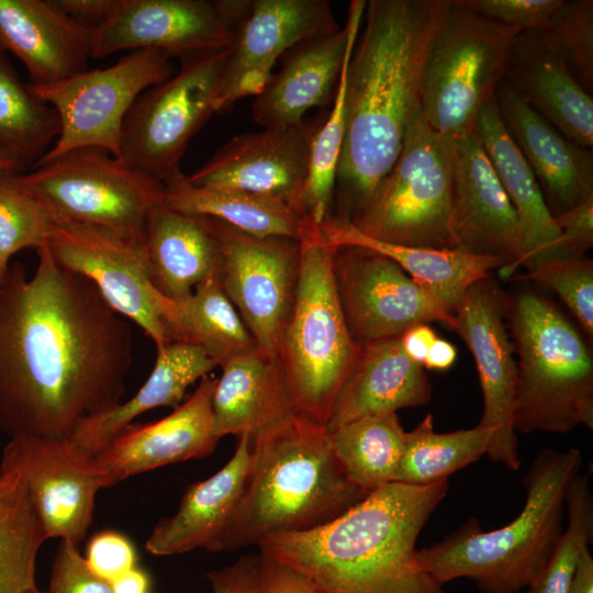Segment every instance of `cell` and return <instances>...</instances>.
Segmentation results:
<instances>
[{
    "label": "cell",
    "instance_id": "24",
    "mask_svg": "<svg viewBox=\"0 0 593 593\" xmlns=\"http://www.w3.org/2000/svg\"><path fill=\"white\" fill-rule=\"evenodd\" d=\"M495 101L553 217L593 197V155L534 111L503 79Z\"/></svg>",
    "mask_w": 593,
    "mask_h": 593
},
{
    "label": "cell",
    "instance_id": "49",
    "mask_svg": "<svg viewBox=\"0 0 593 593\" xmlns=\"http://www.w3.org/2000/svg\"><path fill=\"white\" fill-rule=\"evenodd\" d=\"M260 559L251 593H317L306 578L259 552Z\"/></svg>",
    "mask_w": 593,
    "mask_h": 593
},
{
    "label": "cell",
    "instance_id": "2",
    "mask_svg": "<svg viewBox=\"0 0 593 593\" xmlns=\"http://www.w3.org/2000/svg\"><path fill=\"white\" fill-rule=\"evenodd\" d=\"M446 0L366 1L365 29L347 70L337 181L354 213L395 163L421 109L426 54Z\"/></svg>",
    "mask_w": 593,
    "mask_h": 593
},
{
    "label": "cell",
    "instance_id": "30",
    "mask_svg": "<svg viewBox=\"0 0 593 593\" xmlns=\"http://www.w3.org/2000/svg\"><path fill=\"white\" fill-rule=\"evenodd\" d=\"M212 398L213 434L248 435L250 439L295 413L278 359L257 346L221 366Z\"/></svg>",
    "mask_w": 593,
    "mask_h": 593
},
{
    "label": "cell",
    "instance_id": "4",
    "mask_svg": "<svg viewBox=\"0 0 593 593\" xmlns=\"http://www.w3.org/2000/svg\"><path fill=\"white\" fill-rule=\"evenodd\" d=\"M368 494L348 479L326 426L293 413L250 439V463L223 551L317 528Z\"/></svg>",
    "mask_w": 593,
    "mask_h": 593
},
{
    "label": "cell",
    "instance_id": "1",
    "mask_svg": "<svg viewBox=\"0 0 593 593\" xmlns=\"http://www.w3.org/2000/svg\"><path fill=\"white\" fill-rule=\"evenodd\" d=\"M37 254L32 278L14 262L0 282V432L69 437L121 403L132 327L47 244Z\"/></svg>",
    "mask_w": 593,
    "mask_h": 593
},
{
    "label": "cell",
    "instance_id": "12",
    "mask_svg": "<svg viewBox=\"0 0 593 593\" xmlns=\"http://www.w3.org/2000/svg\"><path fill=\"white\" fill-rule=\"evenodd\" d=\"M174 59L164 51L138 49L108 67L87 69L59 82H29L59 120L58 137L34 165L81 147L102 148L119 157L127 112L144 91L172 76Z\"/></svg>",
    "mask_w": 593,
    "mask_h": 593
},
{
    "label": "cell",
    "instance_id": "9",
    "mask_svg": "<svg viewBox=\"0 0 593 593\" xmlns=\"http://www.w3.org/2000/svg\"><path fill=\"white\" fill-rule=\"evenodd\" d=\"M519 30L446 0L428 47L421 81V111L440 135L461 139L473 132L482 105L503 79Z\"/></svg>",
    "mask_w": 593,
    "mask_h": 593
},
{
    "label": "cell",
    "instance_id": "16",
    "mask_svg": "<svg viewBox=\"0 0 593 593\" xmlns=\"http://www.w3.org/2000/svg\"><path fill=\"white\" fill-rule=\"evenodd\" d=\"M251 0H119L93 30L92 59L159 49L175 58L231 47Z\"/></svg>",
    "mask_w": 593,
    "mask_h": 593
},
{
    "label": "cell",
    "instance_id": "28",
    "mask_svg": "<svg viewBox=\"0 0 593 593\" xmlns=\"http://www.w3.org/2000/svg\"><path fill=\"white\" fill-rule=\"evenodd\" d=\"M349 37L348 24L336 32L305 40L283 55L251 105L261 127L301 122L312 108L333 102Z\"/></svg>",
    "mask_w": 593,
    "mask_h": 593
},
{
    "label": "cell",
    "instance_id": "43",
    "mask_svg": "<svg viewBox=\"0 0 593 593\" xmlns=\"http://www.w3.org/2000/svg\"><path fill=\"white\" fill-rule=\"evenodd\" d=\"M521 279L552 289L571 311L583 331L593 335V261L583 257L542 260Z\"/></svg>",
    "mask_w": 593,
    "mask_h": 593
},
{
    "label": "cell",
    "instance_id": "31",
    "mask_svg": "<svg viewBox=\"0 0 593 593\" xmlns=\"http://www.w3.org/2000/svg\"><path fill=\"white\" fill-rule=\"evenodd\" d=\"M517 214L524 243L522 266L562 257L560 232L540 187L500 115L495 97L482 105L473 127Z\"/></svg>",
    "mask_w": 593,
    "mask_h": 593
},
{
    "label": "cell",
    "instance_id": "5",
    "mask_svg": "<svg viewBox=\"0 0 593 593\" xmlns=\"http://www.w3.org/2000/svg\"><path fill=\"white\" fill-rule=\"evenodd\" d=\"M582 462L578 448L541 449L523 478L525 503L511 523L485 532L471 518L441 541L418 549L421 564L440 585L467 578L482 593L525 590L558 545L568 489Z\"/></svg>",
    "mask_w": 593,
    "mask_h": 593
},
{
    "label": "cell",
    "instance_id": "19",
    "mask_svg": "<svg viewBox=\"0 0 593 593\" xmlns=\"http://www.w3.org/2000/svg\"><path fill=\"white\" fill-rule=\"evenodd\" d=\"M327 114L321 111L296 124L236 135L187 177L193 184L283 201L304 216L302 193L310 148Z\"/></svg>",
    "mask_w": 593,
    "mask_h": 593
},
{
    "label": "cell",
    "instance_id": "48",
    "mask_svg": "<svg viewBox=\"0 0 593 593\" xmlns=\"http://www.w3.org/2000/svg\"><path fill=\"white\" fill-rule=\"evenodd\" d=\"M555 220L562 257H583L593 246V197Z\"/></svg>",
    "mask_w": 593,
    "mask_h": 593
},
{
    "label": "cell",
    "instance_id": "54",
    "mask_svg": "<svg viewBox=\"0 0 593 593\" xmlns=\"http://www.w3.org/2000/svg\"><path fill=\"white\" fill-rule=\"evenodd\" d=\"M456 357L457 350L451 343L436 338L428 349L423 367L433 370H446L455 362Z\"/></svg>",
    "mask_w": 593,
    "mask_h": 593
},
{
    "label": "cell",
    "instance_id": "52",
    "mask_svg": "<svg viewBox=\"0 0 593 593\" xmlns=\"http://www.w3.org/2000/svg\"><path fill=\"white\" fill-rule=\"evenodd\" d=\"M437 338L433 328L427 324H419L406 331L401 337L404 353L415 362L423 366L428 349Z\"/></svg>",
    "mask_w": 593,
    "mask_h": 593
},
{
    "label": "cell",
    "instance_id": "47",
    "mask_svg": "<svg viewBox=\"0 0 593 593\" xmlns=\"http://www.w3.org/2000/svg\"><path fill=\"white\" fill-rule=\"evenodd\" d=\"M47 593H113L109 582L94 575L75 545L60 541L52 566Z\"/></svg>",
    "mask_w": 593,
    "mask_h": 593
},
{
    "label": "cell",
    "instance_id": "17",
    "mask_svg": "<svg viewBox=\"0 0 593 593\" xmlns=\"http://www.w3.org/2000/svg\"><path fill=\"white\" fill-rule=\"evenodd\" d=\"M334 275L347 326L360 345L398 338L430 322L451 328V309L379 253L336 247Z\"/></svg>",
    "mask_w": 593,
    "mask_h": 593
},
{
    "label": "cell",
    "instance_id": "42",
    "mask_svg": "<svg viewBox=\"0 0 593 593\" xmlns=\"http://www.w3.org/2000/svg\"><path fill=\"white\" fill-rule=\"evenodd\" d=\"M51 217L24 187L18 171L0 172V259L24 248L38 250L46 244Z\"/></svg>",
    "mask_w": 593,
    "mask_h": 593
},
{
    "label": "cell",
    "instance_id": "7",
    "mask_svg": "<svg viewBox=\"0 0 593 593\" xmlns=\"http://www.w3.org/2000/svg\"><path fill=\"white\" fill-rule=\"evenodd\" d=\"M506 324L516 358L515 432L592 429L593 360L575 327L533 292L508 299Z\"/></svg>",
    "mask_w": 593,
    "mask_h": 593
},
{
    "label": "cell",
    "instance_id": "35",
    "mask_svg": "<svg viewBox=\"0 0 593 593\" xmlns=\"http://www.w3.org/2000/svg\"><path fill=\"white\" fill-rule=\"evenodd\" d=\"M163 317L169 342L200 347L219 367L231 357L256 347L220 278L200 283L184 299L166 298Z\"/></svg>",
    "mask_w": 593,
    "mask_h": 593
},
{
    "label": "cell",
    "instance_id": "22",
    "mask_svg": "<svg viewBox=\"0 0 593 593\" xmlns=\"http://www.w3.org/2000/svg\"><path fill=\"white\" fill-rule=\"evenodd\" d=\"M209 376L191 396L166 417L132 423L94 455L112 484L149 470L212 454L219 443L213 434L212 398L216 384Z\"/></svg>",
    "mask_w": 593,
    "mask_h": 593
},
{
    "label": "cell",
    "instance_id": "29",
    "mask_svg": "<svg viewBox=\"0 0 593 593\" xmlns=\"http://www.w3.org/2000/svg\"><path fill=\"white\" fill-rule=\"evenodd\" d=\"M143 246L153 287L181 300L200 283L220 278L222 253L211 217L157 205L147 220Z\"/></svg>",
    "mask_w": 593,
    "mask_h": 593
},
{
    "label": "cell",
    "instance_id": "36",
    "mask_svg": "<svg viewBox=\"0 0 593 593\" xmlns=\"http://www.w3.org/2000/svg\"><path fill=\"white\" fill-rule=\"evenodd\" d=\"M492 432L469 429L436 433L432 414L405 432L404 449L392 482L423 486L448 479L486 455Z\"/></svg>",
    "mask_w": 593,
    "mask_h": 593
},
{
    "label": "cell",
    "instance_id": "10",
    "mask_svg": "<svg viewBox=\"0 0 593 593\" xmlns=\"http://www.w3.org/2000/svg\"><path fill=\"white\" fill-rule=\"evenodd\" d=\"M51 220L91 223L143 239L163 183L98 147L66 152L20 172Z\"/></svg>",
    "mask_w": 593,
    "mask_h": 593
},
{
    "label": "cell",
    "instance_id": "37",
    "mask_svg": "<svg viewBox=\"0 0 593 593\" xmlns=\"http://www.w3.org/2000/svg\"><path fill=\"white\" fill-rule=\"evenodd\" d=\"M46 540L26 486L11 470H0V593H32L35 563Z\"/></svg>",
    "mask_w": 593,
    "mask_h": 593
},
{
    "label": "cell",
    "instance_id": "56",
    "mask_svg": "<svg viewBox=\"0 0 593 593\" xmlns=\"http://www.w3.org/2000/svg\"><path fill=\"white\" fill-rule=\"evenodd\" d=\"M24 165L12 154L0 149V172L2 171H18L22 172Z\"/></svg>",
    "mask_w": 593,
    "mask_h": 593
},
{
    "label": "cell",
    "instance_id": "34",
    "mask_svg": "<svg viewBox=\"0 0 593 593\" xmlns=\"http://www.w3.org/2000/svg\"><path fill=\"white\" fill-rule=\"evenodd\" d=\"M160 204L188 214L220 220L258 237L296 238L303 217L283 201L245 191L198 186L180 167L164 181Z\"/></svg>",
    "mask_w": 593,
    "mask_h": 593
},
{
    "label": "cell",
    "instance_id": "20",
    "mask_svg": "<svg viewBox=\"0 0 593 593\" xmlns=\"http://www.w3.org/2000/svg\"><path fill=\"white\" fill-rule=\"evenodd\" d=\"M339 30L327 0H251L221 76L216 112L230 111L240 99L257 96L271 69L296 44Z\"/></svg>",
    "mask_w": 593,
    "mask_h": 593
},
{
    "label": "cell",
    "instance_id": "41",
    "mask_svg": "<svg viewBox=\"0 0 593 593\" xmlns=\"http://www.w3.org/2000/svg\"><path fill=\"white\" fill-rule=\"evenodd\" d=\"M567 525L547 563L525 593H569L582 551L593 540V495L588 474H577L566 499Z\"/></svg>",
    "mask_w": 593,
    "mask_h": 593
},
{
    "label": "cell",
    "instance_id": "8",
    "mask_svg": "<svg viewBox=\"0 0 593 593\" xmlns=\"http://www.w3.org/2000/svg\"><path fill=\"white\" fill-rule=\"evenodd\" d=\"M454 159L455 141L433 130L419 109L407 124L395 163L347 220L380 240L457 249L451 228Z\"/></svg>",
    "mask_w": 593,
    "mask_h": 593
},
{
    "label": "cell",
    "instance_id": "18",
    "mask_svg": "<svg viewBox=\"0 0 593 593\" xmlns=\"http://www.w3.org/2000/svg\"><path fill=\"white\" fill-rule=\"evenodd\" d=\"M508 299L491 276L474 282L452 312L451 329L477 366L483 400L478 425L492 432L486 456L517 470L522 460L514 429L516 358L506 324Z\"/></svg>",
    "mask_w": 593,
    "mask_h": 593
},
{
    "label": "cell",
    "instance_id": "51",
    "mask_svg": "<svg viewBox=\"0 0 593 593\" xmlns=\"http://www.w3.org/2000/svg\"><path fill=\"white\" fill-rule=\"evenodd\" d=\"M54 3L75 22L94 30L111 16L119 0H54Z\"/></svg>",
    "mask_w": 593,
    "mask_h": 593
},
{
    "label": "cell",
    "instance_id": "46",
    "mask_svg": "<svg viewBox=\"0 0 593 593\" xmlns=\"http://www.w3.org/2000/svg\"><path fill=\"white\" fill-rule=\"evenodd\" d=\"M83 558L89 570L109 583L137 563V553L132 541L114 530L96 534L90 539Z\"/></svg>",
    "mask_w": 593,
    "mask_h": 593
},
{
    "label": "cell",
    "instance_id": "14",
    "mask_svg": "<svg viewBox=\"0 0 593 593\" xmlns=\"http://www.w3.org/2000/svg\"><path fill=\"white\" fill-rule=\"evenodd\" d=\"M211 220L222 253V288L257 348L278 359L298 283L299 242L289 237H258Z\"/></svg>",
    "mask_w": 593,
    "mask_h": 593
},
{
    "label": "cell",
    "instance_id": "55",
    "mask_svg": "<svg viewBox=\"0 0 593 593\" xmlns=\"http://www.w3.org/2000/svg\"><path fill=\"white\" fill-rule=\"evenodd\" d=\"M569 593H593V557L589 548L579 558Z\"/></svg>",
    "mask_w": 593,
    "mask_h": 593
},
{
    "label": "cell",
    "instance_id": "50",
    "mask_svg": "<svg viewBox=\"0 0 593 593\" xmlns=\"http://www.w3.org/2000/svg\"><path fill=\"white\" fill-rule=\"evenodd\" d=\"M259 553L245 555L234 563L206 574L212 593H251Z\"/></svg>",
    "mask_w": 593,
    "mask_h": 593
},
{
    "label": "cell",
    "instance_id": "44",
    "mask_svg": "<svg viewBox=\"0 0 593 593\" xmlns=\"http://www.w3.org/2000/svg\"><path fill=\"white\" fill-rule=\"evenodd\" d=\"M562 49L575 78L589 92L593 86V1H567L548 30Z\"/></svg>",
    "mask_w": 593,
    "mask_h": 593
},
{
    "label": "cell",
    "instance_id": "3",
    "mask_svg": "<svg viewBox=\"0 0 593 593\" xmlns=\"http://www.w3.org/2000/svg\"><path fill=\"white\" fill-rule=\"evenodd\" d=\"M447 492L448 479L390 482L325 525L272 534L256 546L317 593H445L421 564L416 541Z\"/></svg>",
    "mask_w": 593,
    "mask_h": 593
},
{
    "label": "cell",
    "instance_id": "58",
    "mask_svg": "<svg viewBox=\"0 0 593 593\" xmlns=\"http://www.w3.org/2000/svg\"><path fill=\"white\" fill-rule=\"evenodd\" d=\"M32 593H47V592H42V591H40V590L37 589V590H35L34 592H32Z\"/></svg>",
    "mask_w": 593,
    "mask_h": 593
},
{
    "label": "cell",
    "instance_id": "59",
    "mask_svg": "<svg viewBox=\"0 0 593 593\" xmlns=\"http://www.w3.org/2000/svg\"><path fill=\"white\" fill-rule=\"evenodd\" d=\"M149 593V592H148Z\"/></svg>",
    "mask_w": 593,
    "mask_h": 593
},
{
    "label": "cell",
    "instance_id": "11",
    "mask_svg": "<svg viewBox=\"0 0 593 593\" xmlns=\"http://www.w3.org/2000/svg\"><path fill=\"white\" fill-rule=\"evenodd\" d=\"M228 48L180 58L171 77L136 99L122 126L124 163L161 183L180 167L190 141L216 112Z\"/></svg>",
    "mask_w": 593,
    "mask_h": 593
},
{
    "label": "cell",
    "instance_id": "40",
    "mask_svg": "<svg viewBox=\"0 0 593 593\" xmlns=\"http://www.w3.org/2000/svg\"><path fill=\"white\" fill-rule=\"evenodd\" d=\"M58 134L56 111L33 93L0 48V149L32 167Z\"/></svg>",
    "mask_w": 593,
    "mask_h": 593
},
{
    "label": "cell",
    "instance_id": "13",
    "mask_svg": "<svg viewBox=\"0 0 593 593\" xmlns=\"http://www.w3.org/2000/svg\"><path fill=\"white\" fill-rule=\"evenodd\" d=\"M0 470L20 475L46 539L58 538L77 547L93 519L98 492L113 485L96 457L70 437H10Z\"/></svg>",
    "mask_w": 593,
    "mask_h": 593
},
{
    "label": "cell",
    "instance_id": "32",
    "mask_svg": "<svg viewBox=\"0 0 593 593\" xmlns=\"http://www.w3.org/2000/svg\"><path fill=\"white\" fill-rule=\"evenodd\" d=\"M320 226L327 242L335 247H362L390 258L452 312L471 284L506 265L496 255L400 245L372 238L349 220L337 215L328 216Z\"/></svg>",
    "mask_w": 593,
    "mask_h": 593
},
{
    "label": "cell",
    "instance_id": "21",
    "mask_svg": "<svg viewBox=\"0 0 593 593\" xmlns=\"http://www.w3.org/2000/svg\"><path fill=\"white\" fill-rule=\"evenodd\" d=\"M457 249L500 256L510 277L524 257L517 214L474 132L455 141L452 222Z\"/></svg>",
    "mask_w": 593,
    "mask_h": 593
},
{
    "label": "cell",
    "instance_id": "33",
    "mask_svg": "<svg viewBox=\"0 0 593 593\" xmlns=\"http://www.w3.org/2000/svg\"><path fill=\"white\" fill-rule=\"evenodd\" d=\"M156 348L155 366L133 398L77 424L69 437L81 449L94 456L141 414L159 406L178 407L188 387L217 367L190 343L168 342Z\"/></svg>",
    "mask_w": 593,
    "mask_h": 593
},
{
    "label": "cell",
    "instance_id": "15",
    "mask_svg": "<svg viewBox=\"0 0 593 593\" xmlns=\"http://www.w3.org/2000/svg\"><path fill=\"white\" fill-rule=\"evenodd\" d=\"M46 244L60 265L91 280L108 304L139 325L156 347L169 342L166 296L149 281L143 239L91 223L51 220Z\"/></svg>",
    "mask_w": 593,
    "mask_h": 593
},
{
    "label": "cell",
    "instance_id": "25",
    "mask_svg": "<svg viewBox=\"0 0 593 593\" xmlns=\"http://www.w3.org/2000/svg\"><path fill=\"white\" fill-rule=\"evenodd\" d=\"M93 30L66 15L54 0H0V48L24 65L31 85H49L88 68Z\"/></svg>",
    "mask_w": 593,
    "mask_h": 593
},
{
    "label": "cell",
    "instance_id": "39",
    "mask_svg": "<svg viewBox=\"0 0 593 593\" xmlns=\"http://www.w3.org/2000/svg\"><path fill=\"white\" fill-rule=\"evenodd\" d=\"M366 0L350 1L347 16L349 37L333 99L332 110L316 132L310 148L307 175L302 193L304 215L321 224L329 214L345 137L347 70L356 45Z\"/></svg>",
    "mask_w": 593,
    "mask_h": 593
},
{
    "label": "cell",
    "instance_id": "23",
    "mask_svg": "<svg viewBox=\"0 0 593 593\" xmlns=\"http://www.w3.org/2000/svg\"><path fill=\"white\" fill-rule=\"evenodd\" d=\"M503 80L540 116L580 146H593V99L549 31L521 32Z\"/></svg>",
    "mask_w": 593,
    "mask_h": 593
},
{
    "label": "cell",
    "instance_id": "53",
    "mask_svg": "<svg viewBox=\"0 0 593 593\" xmlns=\"http://www.w3.org/2000/svg\"><path fill=\"white\" fill-rule=\"evenodd\" d=\"M110 585L113 593H148L150 579L145 570L136 566L113 580Z\"/></svg>",
    "mask_w": 593,
    "mask_h": 593
},
{
    "label": "cell",
    "instance_id": "26",
    "mask_svg": "<svg viewBox=\"0 0 593 593\" xmlns=\"http://www.w3.org/2000/svg\"><path fill=\"white\" fill-rule=\"evenodd\" d=\"M250 463V437L242 435L232 458L210 478L188 485L177 512L161 518L145 548L154 556L204 549L222 552Z\"/></svg>",
    "mask_w": 593,
    "mask_h": 593
},
{
    "label": "cell",
    "instance_id": "27",
    "mask_svg": "<svg viewBox=\"0 0 593 593\" xmlns=\"http://www.w3.org/2000/svg\"><path fill=\"white\" fill-rule=\"evenodd\" d=\"M430 399L425 368L404 353L400 337L367 343L335 398L326 428L331 433L363 417L425 405Z\"/></svg>",
    "mask_w": 593,
    "mask_h": 593
},
{
    "label": "cell",
    "instance_id": "57",
    "mask_svg": "<svg viewBox=\"0 0 593 593\" xmlns=\"http://www.w3.org/2000/svg\"><path fill=\"white\" fill-rule=\"evenodd\" d=\"M9 265H4L1 259H0V282L7 271V268H8Z\"/></svg>",
    "mask_w": 593,
    "mask_h": 593
},
{
    "label": "cell",
    "instance_id": "45",
    "mask_svg": "<svg viewBox=\"0 0 593 593\" xmlns=\"http://www.w3.org/2000/svg\"><path fill=\"white\" fill-rule=\"evenodd\" d=\"M477 13L501 24L525 31H548L566 0H463Z\"/></svg>",
    "mask_w": 593,
    "mask_h": 593
},
{
    "label": "cell",
    "instance_id": "38",
    "mask_svg": "<svg viewBox=\"0 0 593 593\" xmlns=\"http://www.w3.org/2000/svg\"><path fill=\"white\" fill-rule=\"evenodd\" d=\"M329 436L336 458L357 486L370 493L392 482L405 439L396 413L354 421Z\"/></svg>",
    "mask_w": 593,
    "mask_h": 593
},
{
    "label": "cell",
    "instance_id": "6",
    "mask_svg": "<svg viewBox=\"0 0 593 593\" xmlns=\"http://www.w3.org/2000/svg\"><path fill=\"white\" fill-rule=\"evenodd\" d=\"M298 242V283L278 360L295 414L326 426L361 345L351 336L340 306L334 275L336 247L306 215Z\"/></svg>",
    "mask_w": 593,
    "mask_h": 593
}]
</instances>
